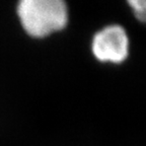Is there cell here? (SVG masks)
<instances>
[{
    "label": "cell",
    "instance_id": "obj_2",
    "mask_svg": "<svg viewBox=\"0 0 146 146\" xmlns=\"http://www.w3.org/2000/svg\"><path fill=\"white\" fill-rule=\"evenodd\" d=\"M91 50L100 62L121 63L129 54V39L121 25H112L94 35Z\"/></svg>",
    "mask_w": 146,
    "mask_h": 146
},
{
    "label": "cell",
    "instance_id": "obj_3",
    "mask_svg": "<svg viewBox=\"0 0 146 146\" xmlns=\"http://www.w3.org/2000/svg\"><path fill=\"white\" fill-rule=\"evenodd\" d=\"M128 4L133 9L135 16L139 21H144L146 16V2L144 0H129Z\"/></svg>",
    "mask_w": 146,
    "mask_h": 146
},
{
    "label": "cell",
    "instance_id": "obj_1",
    "mask_svg": "<svg viewBox=\"0 0 146 146\" xmlns=\"http://www.w3.org/2000/svg\"><path fill=\"white\" fill-rule=\"evenodd\" d=\"M17 14L23 30L34 38L59 32L68 21V8L62 0H21Z\"/></svg>",
    "mask_w": 146,
    "mask_h": 146
}]
</instances>
